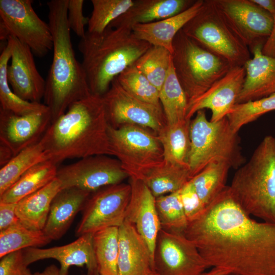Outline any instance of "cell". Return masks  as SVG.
<instances>
[{
  "mask_svg": "<svg viewBox=\"0 0 275 275\" xmlns=\"http://www.w3.org/2000/svg\"><path fill=\"white\" fill-rule=\"evenodd\" d=\"M58 170L57 164L48 160L36 164L0 196V202H18L53 180Z\"/></svg>",
  "mask_w": 275,
  "mask_h": 275,
  "instance_id": "cell-27",
  "label": "cell"
},
{
  "mask_svg": "<svg viewBox=\"0 0 275 275\" xmlns=\"http://www.w3.org/2000/svg\"><path fill=\"white\" fill-rule=\"evenodd\" d=\"M231 196L248 215L275 224V138L265 136L249 160L237 169Z\"/></svg>",
  "mask_w": 275,
  "mask_h": 275,
  "instance_id": "cell-5",
  "label": "cell"
},
{
  "mask_svg": "<svg viewBox=\"0 0 275 275\" xmlns=\"http://www.w3.org/2000/svg\"><path fill=\"white\" fill-rule=\"evenodd\" d=\"M253 2L269 13L275 19V0H252Z\"/></svg>",
  "mask_w": 275,
  "mask_h": 275,
  "instance_id": "cell-46",
  "label": "cell"
},
{
  "mask_svg": "<svg viewBox=\"0 0 275 275\" xmlns=\"http://www.w3.org/2000/svg\"><path fill=\"white\" fill-rule=\"evenodd\" d=\"M68 0H51L48 24L53 38V57L46 80L44 104L51 121L64 114L70 105L92 94L81 63L73 48L67 19Z\"/></svg>",
  "mask_w": 275,
  "mask_h": 275,
  "instance_id": "cell-3",
  "label": "cell"
},
{
  "mask_svg": "<svg viewBox=\"0 0 275 275\" xmlns=\"http://www.w3.org/2000/svg\"><path fill=\"white\" fill-rule=\"evenodd\" d=\"M87 275H100L98 270H95L92 272H88Z\"/></svg>",
  "mask_w": 275,
  "mask_h": 275,
  "instance_id": "cell-50",
  "label": "cell"
},
{
  "mask_svg": "<svg viewBox=\"0 0 275 275\" xmlns=\"http://www.w3.org/2000/svg\"><path fill=\"white\" fill-rule=\"evenodd\" d=\"M16 204L0 202V231L19 222L15 212Z\"/></svg>",
  "mask_w": 275,
  "mask_h": 275,
  "instance_id": "cell-44",
  "label": "cell"
},
{
  "mask_svg": "<svg viewBox=\"0 0 275 275\" xmlns=\"http://www.w3.org/2000/svg\"><path fill=\"white\" fill-rule=\"evenodd\" d=\"M51 241L43 230L30 229L19 222L0 231V258L13 252L41 247Z\"/></svg>",
  "mask_w": 275,
  "mask_h": 275,
  "instance_id": "cell-35",
  "label": "cell"
},
{
  "mask_svg": "<svg viewBox=\"0 0 275 275\" xmlns=\"http://www.w3.org/2000/svg\"><path fill=\"white\" fill-rule=\"evenodd\" d=\"M130 184L107 186L92 193L82 211L75 234L79 237L110 227H120L125 222L130 196Z\"/></svg>",
  "mask_w": 275,
  "mask_h": 275,
  "instance_id": "cell-11",
  "label": "cell"
},
{
  "mask_svg": "<svg viewBox=\"0 0 275 275\" xmlns=\"http://www.w3.org/2000/svg\"><path fill=\"white\" fill-rule=\"evenodd\" d=\"M11 56V47L7 42L0 56V108L18 115L50 111L45 104L24 100L13 92L7 78V67Z\"/></svg>",
  "mask_w": 275,
  "mask_h": 275,
  "instance_id": "cell-32",
  "label": "cell"
},
{
  "mask_svg": "<svg viewBox=\"0 0 275 275\" xmlns=\"http://www.w3.org/2000/svg\"><path fill=\"white\" fill-rule=\"evenodd\" d=\"M32 0H0L1 40L16 38L28 46L34 55L42 58L53 49L48 23L33 9Z\"/></svg>",
  "mask_w": 275,
  "mask_h": 275,
  "instance_id": "cell-10",
  "label": "cell"
},
{
  "mask_svg": "<svg viewBox=\"0 0 275 275\" xmlns=\"http://www.w3.org/2000/svg\"><path fill=\"white\" fill-rule=\"evenodd\" d=\"M231 168L225 161L212 162L190 180L206 208L226 187L228 173Z\"/></svg>",
  "mask_w": 275,
  "mask_h": 275,
  "instance_id": "cell-30",
  "label": "cell"
},
{
  "mask_svg": "<svg viewBox=\"0 0 275 275\" xmlns=\"http://www.w3.org/2000/svg\"><path fill=\"white\" fill-rule=\"evenodd\" d=\"M51 121L50 111L18 115L0 108V145L15 156L39 142Z\"/></svg>",
  "mask_w": 275,
  "mask_h": 275,
  "instance_id": "cell-18",
  "label": "cell"
},
{
  "mask_svg": "<svg viewBox=\"0 0 275 275\" xmlns=\"http://www.w3.org/2000/svg\"><path fill=\"white\" fill-rule=\"evenodd\" d=\"M190 120L186 119L173 124H167L157 134L162 145L164 161L187 166Z\"/></svg>",
  "mask_w": 275,
  "mask_h": 275,
  "instance_id": "cell-29",
  "label": "cell"
},
{
  "mask_svg": "<svg viewBox=\"0 0 275 275\" xmlns=\"http://www.w3.org/2000/svg\"><path fill=\"white\" fill-rule=\"evenodd\" d=\"M84 0H68L67 19L71 31L81 38L85 37V25L88 24V17L83 14Z\"/></svg>",
  "mask_w": 275,
  "mask_h": 275,
  "instance_id": "cell-42",
  "label": "cell"
},
{
  "mask_svg": "<svg viewBox=\"0 0 275 275\" xmlns=\"http://www.w3.org/2000/svg\"><path fill=\"white\" fill-rule=\"evenodd\" d=\"M24 262L30 264L46 259H53L60 264L61 275H68L71 266H85L87 272L98 270L93 246V234L82 235L74 241L47 249L29 248L23 250Z\"/></svg>",
  "mask_w": 275,
  "mask_h": 275,
  "instance_id": "cell-20",
  "label": "cell"
},
{
  "mask_svg": "<svg viewBox=\"0 0 275 275\" xmlns=\"http://www.w3.org/2000/svg\"><path fill=\"white\" fill-rule=\"evenodd\" d=\"M155 198L180 190L191 179L187 166L163 160L141 178Z\"/></svg>",
  "mask_w": 275,
  "mask_h": 275,
  "instance_id": "cell-28",
  "label": "cell"
},
{
  "mask_svg": "<svg viewBox=\"0 0 275 275\" xmlns=\"http://www.w3.org/2000/svg\"><path fill=\"white\" fill-rule=\"evenodd\" d=\"M129 178L131 192L125 222L135 227L147 243L154 258L156 239L161 230L156 198L142 179L134 177Z\"/></svg>",
  "mask_w": 275,
  "mask_h": 275,
  "instance_id": "cell-19",
  "label": "cell"
},
{
  "mask_svg": "<svg viewBox=\"0 0 275 275\" xmlns=\"http://www.w3.org/2000/svg\"><path fill=\"white\" fill-rule=\"evenodd\" d=\"M182 30L232 67H244L251 58L249 47L228 23L213 0H204L200 10Z\"/></svg>",
  "mask_w": 275,
  "mask_h": 275,
  "instance_id": "cell-8",
  "label": "cell"
},
{
  "mask_svg": "<svg viewBox=\"0 0 275 275\" xmlns=\"http://www.w3.org/2000/svg\"><path fill=\"white\" fill-rule=\"evenodd\" d=\"M262 46L252 52L245 64V76L236 103L255 100L275 93V57L263 54Z\"/></svg>",
  "mask_w": 275,
  "mask_h": 275,
  "instance_id": "cell-22",
  "label": "cell"
},
{
  "mask_svg": "<svg viewBox=\"0 0 275 275\" xmlns=\"http://www.w3.org/2000/svg\"><path fill=\"white\" fill-rule=\"evenodd\" d=\"M159 100L167 124L187 119L188 100L175 73L172 59L165 81L159 91Z\"/></svg>",
  "mask_w": 275,
  "mask_h": 275,
  "instance_id": "cell-33",
  "label": "cell"
},
{
  "mask_svg": "<svg viewBox=\"0 0 275 275\" xmlns=\"http://www.w3.org/2000/svg\"><path fill=\"white\" fill-rule=\"evenodd\" d=\"M262 52L265 56L275 57V19L271 32L263 46Z\"/></svg>",
  "mask_w": 275,
  "mask_h": 275,
  "instance_id": "cell-45",
  "label": "cell"
},
{
  "mask_svg": "<svg viewBox=\"0 0 275 275\" xmlns=\"http://www.w3.org/2000/svg\"><path fill=\"white\" fill-rule=\"evenodd\" d=\"M189 136L187 164L191 179L214 161H225L237 169L245 163L240 138L227 117L211 122L207 120L204 109L198 111L190 120Z\"/></svg>",
  "mask_w": 275,
  "mask_h": 275,
  "instance_id": "cell-6",
  "label": "cell"
},
{
  "mask_svg": "<svg viewBox=\"0 0 275 275\" xmlns=\"http://www.w3.org/2000/svg\"><path fill=\"white\" fill-rule=\"evenodd\" d=\"M26 275H61L59 272V268L54 264L50 265L46 267L41 272H36L32 273L30 272Z\"/></svg>",
  "mask_w": 275,
  "mask_h": 275,
  "instance_id": "cell-48",
  "label": "cell"
},
{
  "mask_svg": "<svg viewBox=\"0 0 275 275\" xmlns=\"http://www.w3.org/2000/svg\"><path fill=\"white\" fill-rule=\"evenodd\" d=\"M275 111V93L259 99L236 103L227 116L232 129L238 132L244 125Z\"/></svg>",
  "mask_w": 275,
  "mask_h": 275,
  "instance_id": "cell-40",
  "label": "cell"
},
{
  "mask_svg": "<svg viewBox=\"0 0 275 275\" xmlns=\"http://www.w3.org/2000/svg\"><path fill=\"white\" fill-rule=\"evenodd\" d=\"M183 208L188 222L200 216L206 208L191 181H188L180 189Z\"/></svg>",
  "mask_w": 275,
  "mask_h": 275,
  "instance_id": "cell-41",
  "label": "cell"
},
{
  "mask_svg": "<svg viewBox=\"0 0 275 275\" xmlns=\"http://www.w3.org/2000/svg\"><path fill=\"white\" fill-rule=\"evenodd\" d=\"M155 203L161 229L183 234L188 222L181 202L180 190L156 198Z\"/></svg>",
  "mask_w": 275,
  "mask_h": 275,
  "instance_id": "cell-37",
  "label": "cell"
},
{
  "mask_svg": "<svg viewBox=\"0 0 275 275\" xmlns=\"http://www.w3.org/2000/svg\"><path fill=\"white\" fill-rule=\"evenodd\" d=\"M213 268L207 272H203L200 275H230L231 272L225 268L220 267H212Z\"/></svg>",
  "mask_w": 275,
  "mask_h": 275,
  "instance_id": "cell-49",
  "label": "cell"
},
{
  "mask_svg": "<svg viewBox=\"0 0 275 275\" xmlns=\"http://www.w3.org/2000/svg\"><path fill=\"white\" fill-rule=\"evenodd\" d=\"M118 275H158L154 258L143 237L131 224L119 227Z\"/></svg>",
  "mask_w": 275,
  "mask_h": 275,
  "instance_id": "cell-21",
  "label": "cell"
},
{
  "mask_svg": "<svg viewBox=\"0 0 275 275\" xmlns=\"http://www.w3.org/2000/svg\"><path fill=\"white\" fill-rule=\"evenodd\" d=\"M14 155L11 150L5 146L0 145V165L2 167L7 163Z\"/></svg>",
  "mask_w": 275,
  "mask_h": 275,
  "instance_id": "cell-47",
  "label": "cell"
},
{
  "mask_svg": "<svg viewBox=\"0 0 275 275\" xmlns=\"http://www.w3.org/2000/svg\"><path fill=\"white\" fill-rule=\"evenodd\" d=\"M158 275H200L210 266L195 244L183 234L161 229L154 252Z\"/></svg>",
  "mask_w": 275,
  "mask_h": 275,
  "instance_id": "cell-14",
  "label": "cell"
},
{
  "mask_svg": "<svg viewBox=\"0 0 275 275\" xmlns=\"http://www.w3.org/2000/svg\"><path fill=\"white\" fill-rule=\"evenodd\" d=\"M47 160V155L40 141L15 155L0 169V196L28 170Z\"/></svg>",
  "mask_w": 275,
  "mask_h": 275,
  "instance_id": "cell-31",
  "label": "cell"
},
{
  "mask_svg": "<svg viewBox=\"0 0 275 275\" xmlns=\"http://www.w3.org/2000/svg\"><path fill=\"white\" fill-rule=\"evenodd\" d=\"M11 64L7 67V78L13 92L22 99L40 102L44 98L46 80L37 70L31 49L16 38L9 36Z\"/></svg>",
  "mask_w": 275,
  "mask_h": 275,
  "instance_id": "cell-16",
  "label": "cell"
},
{
  "mask_svg": "<svg viewBox=\"0 0 275 275\" xmlns=\"http://www.w3.org/2000/svg\"><path fill=\"white\" fill-rule=\"evenodd\" d=\"M245 76L244 67H231L205 93L188 105L186 118L191 120L198 111L205 109L211 111V122L226 117L236 104Z\"/></svg>",
  "mask_w": 275,
  "mask_h": 275,
  "instance_id": "cell-17",
  "label": "cell"
},
{
  "mask_svg": "<svg viewBox=\"0 0 275 275\" xmlns=\"http://www.w3.org/2000/svg\"><path fill=\"white\" fill-rule=\"evenodd\" d=\"M172 59V53L168 50L152 45L133 64L159 91Z\"/></svg>",
  "mask_w": 275,
  "mask_h": 275,
  "instance_id": "cell-36",
  "label": "cell"
},
{
  "mask_svg": "<svg viewBox=\"0 0 275 275\" xmlns=\"http://www.w3.org/2000/svg\"><path fill=\"white\" fill-rule=\"evenodd\" d=\"M102 96L108 123L113 127L134 125L150 128L157 134L167 124L161 106L133 97L121 86L116 78Z\"/></svg>",
  "mask_w": 275,
  "mask_h": 275,
  "instance_id": "cell-12",
  "label": "cell"
},
{
  "mask_svg": "<svg viewBox=\"0 0 275 275\" xmlns=\"http://www.w3.org/2000/svg\"><path fill=\"white\" fill-rule=\"evenodd\" d=\"M129 177L118 159L94 155L80 159L58 170L56 178L62 188L76 187L93 193L119 184Z\"/></svg>",
  "mask_w": 275,
  "mask_h": 275,
  "instance_id": "cell-13",
  "label": "cell"
},
{
  "mask_svg": "<svg viewBox=\"0 0 275 275\" xmlns=\"http://www.w3.org/2000/svg\"><path fill=\"white\" fill-rule=\"evenodd\" d=\"M31 272L24 262L23 250L8 254L0 261V275H26Z\"/></svg>",
  "mask_w": 275,
  "mask_h": 275,
  "instance_id": "cell-43",
  "label": "cell"
},
{
  "mask_svg": "<svg viewBox=\"0 0 275 275\" xmlns=\"http://www.w3.org/2000/svg\"><path fill=\"white\" fill-rule=\"evenodd\" d=\"M93 10L89 18L88 32L99 34L134 4L132 0H92Z\"/></svg>",
  "mask_w": 275,
  "mask_h": 275,
  "instance_id": "cell-39",
  "label": "cell"
},
{
  "mask_svg": "<svg viewBox=\"0 0 275 275\" xmlns=\"http://www.w3.org/2000/svg\"><path fill=\"white\" fill-rule=\"evenodd\" d=\"M152 46L126 26L109 24L99 34L86 31L78 48L91 94L103 95L113 80Z\"/></svg>",
  "mask_w": 275,
  "mask_h": 275,
  "instance_id": "cell-4",
  "label": "cell"
},
{
  "mask_svg": "<svg viewBox=\"0 0 275 275\" xmlns=\"http://www.w3.org/2000/svg\"><path fill=\"white\" fill-rule=\"evenodd\" d=\"M193 0H137L124 14L110 24L124 25L132 29L136 24L161 20L185 11Z\"/></svg>",
  "mask_w": 275,
  "mask_h": 275,
  "instance_id": "cell-25",
  "label": "cell"
},
{
  "mask_svg": "<svg viewBox=\"0 0 275 275\" xmlns=\"http://www.w3.org/2000/svg\"><path fill=\"white\" fill-rule=\"evenodd\" d=\"M183 234L210 267L238 275H275V224L252 219L228 186L188 223Z\"/></svg>",
  "mask_w": 275,
  "mask_h": 275,
  "instance_id": "cell-1",
  "label": "cell"
},
{
  "mask_svg": "<svg viewBox=\"0 0 275 275\" xmlns=\"http://www.w3.org/2000/svg\"><path fill=\"white\" fill-rule=\"evenodd\" d=\"M230 275H238V274H234V273H231V274Z\"/></svg>",
  "mask_w": 275,
  "mask_h": 275,
  "instance_id": "cell-51",
  "label": "cell"
},
{
  "mask_svg": "<svg viewBox=\"0 0 275 275\" xmlns=\"http://www.w3.org/2000/svg\"><path fill=\"white\" fill-rule=\"evenodd\" d=\"M108 136L112 155L117 157L129 177L141 179L164 160L157 135L141 127L127 124L115 128L109 125Z\"/></svg>",
  "mask_w": 275,
  "mask_h": 275,
  "instance_id": "cell-9",
  "label": "cell"
},
{
  "mask_svg": "<svg viewBox=\"0 0 275 275\" xmlns=\"http://www.w3.org/2000/svg\"><path fill=\"white\" fill-rule=\"evenodd\" d=\"M93 246L99 274L118 275L119 228H107L93 233Z\"/></svg>",
  "mask_w": 275,
  "mask_h": 275,
  "instance_id": "cell-34",
  "label": "cell"
},
{
  "mask_svg": "<svg viewBox=\"0 0 275 275\" xmlns=\"http://www.w3.org/2000/svg\"><path fill=\"white\" fill-rule=\"evenodd\" d=\"M91 193L76 187L62 188L53 198L43 231L51 240L60 239L82 211Z\"/></svg>",
  "mask_w": 275,
  "mask_h": 275,
  "instance_id": "cell-23",
  "label": "cell"
},
{
  "mask_svg": "<svg viewBox=\"0 0 275 275\" xmlns=\"http://www.w3.org/2000/svg\"><path fill=\"white\" fill-rule=\"evenodd\" d=\"M62 189L56 178L47 185L17 203L16 214L19 222L34 230H43L49 213L51 202Z\"/></svg>",
  "mask_w": 275,
  "mask_h": 275,
  "instance_id": "cell-26",
  "label": "cell"
},
{
  "mask_svg": "<svg viewBox=\"0 0 275 275\" xmlns=\"http://www.w3.org/2000/svg\"><path fill=\"white\" fill-rule=\"evenodd\" d=\"M109 123L102 96L91 94L69 106L40 140L48 160L112 155Z\"/></svg>",
  "mask_w": 275,
  "mask_h": 275,
  "instance_id": "cell-2",
  "label": "cell"
},
{
  "mask_svg": "<svg viewBox=\"0 0 275 275\" xmlns=\"http://www.w3.org/2000/svg\"><path fill=\"white\" fill-rule=\"evenodd\" d=\"M172 63L188 105L205 93L232 67L180 30L173 42Z\"/></svg>",
  "mask_w": 275,
  "mask_h": 275,
  "instance_id": "cell-7",
  "label": "cell"
},
{
  "mask_svg": "<svg viewBox=\"0 0 275 275\" xmlns=\"http://www.w3.org/2000/svg\"><path fill=\"white\" fill-rule=\"evenodd\" d=\"M204 0L195 1L185 11L174 16L155 22L136 24L132 27L134 36L153 46L173 52V42L177 34L200 10Z\"/></svg>",
  "mask_w": 275,
  "mask_h": 275,
  "instance_id": "cell-24",
  "label": "cell"
},
{
  "mask_svg": "<svg viewBox=\"0 0 275 275\" xmlns=\"http://www.w3.org/2000/svg\"><path fill=\"white\" fill-rule=\"evenodd\" d=\"M228 23L252 52L263 46L274 24L272 16L252 0H213Z\"/></svg>",
  "mask_w": 275,
  "mask_h": 275,
  "instance_id": "cell-15",
  "label": "cell"
},
{
  "mask_svg": "<svg viewBox=\"0 0 275 275\" xmlns=\"http://www.w3.org/2000/svg\"><path fill=\"white\" fill-rule=\"evenodd\" d=\"M121 86L129 94L144 102L161 106L159 91L132 64L116 77Z\"/></svg>",
  "mask_w": 275,
  "mask_h": 275,
  "instance_id": "cell-38",
  "label": "cell"
}]
</instances>
